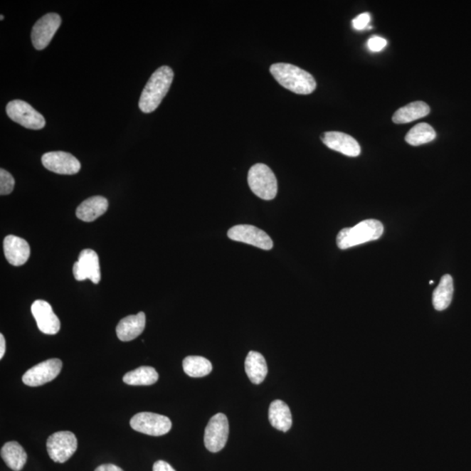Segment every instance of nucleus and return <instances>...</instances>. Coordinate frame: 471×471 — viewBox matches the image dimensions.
Segmentation results:
<instances>
[{"instance_id": "nucleus-1", "label": "nucleus", "mask_w": 471, "mask_h": 471, "mask_svg": "<svg viewBox=\"0 0 471 471\" xmlns=\"http://www.w3.org/2000/svg\"><path fill=\"white\" fill-rule=\"evenodd\" d=\"M173 79L174 72L168 65H163L154 71L139 100V107L144 113H152L159 107L171 88Z\"/></svg>"}, {"instance_id": "nucleus-2", "label": "nucleus", "mask_w": 471, "mask_h": 471, "mask_svg": "<svg viewBox=\"0 0 471 471\" xmlns=\"http://www.w3.org/2000/svg\"><path fill=\"white\" fill-rule=\"evenodd\" d=\"M272 76L282 87L295 94L310 95L316 90L314 76L295 65L276 63L270 68Z\"/></svg>"}, {"instance_id": "nucleus-3", "label": "nucleus", "mask_w": 471, "mask_h": 471, "mask_svg": "<svg viewBox=\"0 0 471 471\" xmlns=\"http://www.w3.org/2000/svg\"><path fill=\"white\" fill-rule=\"evenodd\" d=\"M383 225L379 220L366 219L354 227L342 229L336 241L339 249H349L366 242L377 240L383 234Z\"/></svg>"}, {"instance_id": "nucleus-4", "label": "nucleus", "mask_w": 471, "mask_h": 471, "mask_svg": "<svg viewBox=\"0 0 471 471\" xmlns=\"http://www.w3.org/2000/svg\"><path fill=\"white\" fill-rule=\"evenodd\" d=\"M248 184L254 194L261 199L272 200L277 196V181L268 165H253L248 172Z\"/></svg>"}, {"instance_id": "nucleus-5", "label": "nucleus", "mask_w": 471, "mask_h": 471, "mask_svg": "<svg viewBox=\"0 0 471 471\" xmlns=\"http://www.w3.org/2000/svg\"><path fill=\"white\" fill-rule=\"evenodd\" d=\"M78 448V441L71 431L55 432L49 436L46 450L53 462L63 463L69 460Z\"/></svg>"}, {"instance_id": "nucleus-6", "label": "nucleus", "mask_w": 471, "mask_h": 471, "mask_svg": "<svg viewBox=\"0 0 471 471\" xmlns=\"http://www.w3.org/2000/svg\"><path fill=\"white\" fill-rule=\"evenodd\" d=\"M6 114L14 122L28 129L38 130L46 126V120L29 103L21 100H11L6 106Z\"/></svg>"}, {"instance_id": "nucleus-7", "label": "nucleus", "mask_w": 471, "mask_h": 471, "mask_svg": "<svg viewBox=\"0 0 471 471\" xmlns=\"http://www.w3.org/2000/svg\"><path fill=\"white\" fill-rule=\"evenodd\" d=\"M130 426L134 430L142 434L161 436L171 431L172 423L167 416L154 413L142 412L131 418Z\"/></svg>"}, {"instance_id": "nucleus-8", "label": "nucleus", "mask_w": 471, "mask_h": 471, "mask_svg": "<svg viewBox=\"0 0 471 471\" xmlns=\"http://www.w3.org/2000/svg\"><path fill=\"white\" fill-rule=\"evenodd\" d=\"M229 436V422L226 415L211 417L204 433V445L212 453H217L225 448Z\"/></svg>"}, {"instance_id": "nucleus-9", "label": "nucleus", "mask_w": 471, "mask_h": 471, "mask_svg": "<svg viewBox=\"0 0 471 471\" xmlns=\"http://www.w3.org/2000/svg\"><path fill=\"white\" fill-rule=\"evenodd\" d=\"M63 369V361L59 359H50V360L38 363L26 371L22 377V381L30 387H40L55 380Z\"/></svg>"}, {"instance_id": "nucleus-10", "label": "nucleus", "mask_w": 471, "mask_h": 471, "mask_svg": "<svg viewBox=\"0 0 471 471\" xmlns=\"http://www.w3.org/2000/svg\"><path fill=\"white\" fill-rule=\"evenodd\" d=\"M228 238L231 240L245 243L265 250H272L273 242L268 233L250 225H239L231 228L228 231Z\"/></svg>"}, {"instance_id": "nucleus-11", "label": "nucleus", "mask_w": 471, "mask_h": 471, "mask_svg": "<svg viewBox=\"0 0 471 471\" xmlns=\"http://www.w3.org/2000/svg\"><path fill=\"white\" fill-rule=\"evenodd\" d=\"M61 18L59 14L50 13L44 15L34 24L32 29V42L37 50H43L51 42L57 30L60 28Z\"/></svg>"}, {"instance_id": "nucleus-12", "label": "nucleus", "mask_w": 471, "mask_h": 471, "mask_svg": "<svg viewBox=\"0 0 471 471\" xmlns=\"http://www.w3.org/2000/svg\"><path fill=\"white\" fill-rule=\"evenodd\" d=\"M41 162L46 169L60 175H75L82 168L76 157L64 152L46 153L42 156Z\"/></svg>"}, {"instance_id": "nucleus-13", "label": "nucleus", "mask_w": 471, "mask_h": 471, "mask_svg": "<svg viewBox=\"0 0 471 471\" xmlns=\"http://www.w3.org/2000/svg\"><path fill=\"white\" fill-rule=\"evenodd\" d=\"M73 273L76 280H90L92 283L98 284L102 275L97 253L91 249L83 250L78 261L73 265Z\"/></svg>"}, {"instance_id": "nucleus-14", "label": "nucleus", "mask_w": 471, "mask_h": 471, "mask_svg": "<svg viewBox=\"0 0 471 471\" xmlns=\"http://www.w3.org/2000/svg\"><path fill=\"white\" fill-rule=\"evenodd\" d=\"M33 316L36 319L38 329L42 333L55 335L60 330V322L53 311L51 305L45 300L34 301L31 307Z\"/></svg>"}, {"instance_id": "nucleus-15", "label": "nucleus", "mask_w": 471, "mask_h": 471, "mask_svg": "<svg viewBox=\"0 0 471 471\" xmlns=\"http://www.w3.org/2000/svg\"><path fill=\"white\" fill-rule=\"evenodd\" d=\"M323 144L328 148L351 157L360 156L361 149L359 142L353 137L337 131L322 134Z\"/></svg>"}, {"instance_id": "nucleus-16", "label": "nucleus", "mask_w": 471, "mask_h": 471, "mask_svg": "<svg viewBox=\"0 0 471 471\" xmlns=\"http://www.w3.org/2000/svg\"><path fill=\"white\" fill-rule=\"evenodd\" d=\"M4 253L11 265L21 266L29 260L31 250L25 239L9 235L4 240Z\"/></svg>"}, {"instance_id": "nucleus-17", "label": "nucleus", "mask_w": 471, "mask_h": 471, "mask_svg": "<svg viewBox=\"0 0 471 471\" xmlns=\"http://www.w3.org/2000/svg\"><path fill=\"white\" fill-rule=\"evenodd\" d=\"M146 316L144 312L137 315H129L121 319L117 327V334L120 341L131 342L141 335L145 329Z\"/></svg>"}, {"instance_id": "nucleus-18", "label": "nucleus", "mask_w": 471, "mask_h": 471, "mask_svg": "<svg viewBox=\"0 0 471 471\" xmlns=\"http://www.w3.org/2000/svg\"><path fill=\"white\" fill-rule=\"evenodd\" d=\"M109 208V201L103 196H95L88 199L77 208V218L83 222H92L102 216Z\"/></svg>"}, {"instance_id": "nucleus-19", "label": "nucleus", "mask_w": 471, "mask_h": 471, "mask_svg": "<svg viewBox=\"0 0 471 471\" xmlns=\"http://www.w3.org/2000/svg\"><path fill=\"white\" fill-rule=\"evenodd\" d=\"M269 420L277 430L287 432L290 430L292 417L287 404L280 400L272 401L269 408Z\"/></svg>"}, {"instance_id": "nucleus-20", "label": "nucleus", "mask_w": 471, "mask_h": 471, "mask_svg": "<svg viewBox=\"0 0 471 471\" xmlns=\"http://www.w3.org/2000/svg\"><path fill=\"white\" fill-rule=\"evenodd\" d=\"M430 113V107L424 102H414L401 107L393 115V122L396 125H404L416 120L427 117Z\"/></svg>"}, {"instance_id": "nucleus-21", "label": "nucleus", "mask_w": 471, "mask_h": 471, "mask_svg": "<svg viewBox=\"0 0 471 471\" xmlns=\"http://www.w3.org/2000/svg\"><path fill=\"white\" fill-rule=\"evenodd\" d=\"M245 368L247 376L254 384L262 383L268 376V369L265 357L255 351H250L247 355Z\"/></svg>"}, {"instance_id": "nucleus-22", "label": "nucleus", "mask_w": 471, "mask_h": 471, "mask_svg": "<svg viewBox=\"0 0 471 471\" xmlns=\"http://www.w3.org/2000/svg\"><path fill=\"white\" fill-rule=\"evenodd\" d=\"M1 457L6 465L14 471L24 468L28 455L23 447L17 442L6 443L1 449Z\"/></svg>"}, {"instance_id": "nucleus-23", "label": "nucleus", "mask_w": 471, "mask_h": 471, "mask_svg": "<svg viewBox=\"0 0 471 471\" xmlns=\"http://www.w3.org/2000/svg\"><path fill=\"white\" fill-rule=\"evenodd\" d=\"M454 284L453 277L446 274L442 277L438 287L433 292V305L435 310L443 311L450 307L453 301Z\"/></svg>"}, {"instance_id": "nucleus-24", "label": "nucleus", "mask_w": 471, "mask_h": 471, "mask_svg": "<svg viewBox=\"0 0 471 471\" xmlns=\"http://www.w3.org/2000/svg\"><path fill=\"white\" fill-rule=\"evenodd\" d=\"M158 379L159 376L157 370L146 366L132 370L123 376L125 383L131 386H150L156 383Z\"/></svg>"}, {"instance_id": "nucleus-25", "label": "nucleus", "mask_w": 471, "mask_h": 471, "mask_svg": "<svg viewBox=\"0 0 471 471\" xmlns=\"http://www.w3.org/2000/svg\"><path fill=\"white\" fill-rule=\"evenodd\" d=\"M436 137V133L433 127L428 123L423 122L412 127L408 131L405 141L411 146H420L428 144L433 140Z\"/></svg>"}, {"instance_id": "nucleus-26", "label": "nucleus", "mask_w": 471, "mask_h": 471, "mask_svg": "<svg viewBox=\"0 0 471 471\" xmlns=\"http://www.w3.org/2000/svg\"><path fill=\"white\" fill-rule=\"evenodd\" d=\"M185 374L189 376L199 378L208 376L212 371L210 361L202 356H188L183 361Z\"/></svg>"}, {"instance_id": "nucleus-27", "label": "nucleus", "mask_w": 471, "mask_h": 471, "mask_svg": "<svg viewBox=\"0 0 471 471\" xmlns=\"http://www.w3.org/2000/svg\"><path fill=\"white\" fill-rule=\"evenodd\" d=\"M15 185L14 176L5 169H0V194L6 196L13 192Z\"/></svg>"}, {"instance_id": "nucleus-28", "label": "nucleus", "mask_w": 471, "mask_h": 471, "mask_svg": "<svg viewBox=\"0 0 471 471\" xmlns=\"http://www.w3.org/2000/svg\"><path fill=\"white\" fill-rule=\"evenodd\" d=\"M387 46V41L379 36H373L368 41V46L370 51L377 53L381 52Z\"/></svg>"}, {"instance_id": "nucleus-29", "label": "nucleus", "mask_w": 471, "mask_h": 471, "mask_svg": "<svg viewBox=\"0 0 471 471\" xmlns=\"http://www.w3.org/2000/svg\"><path fill=\"white\" fill-rule=\"evenodd\" d=\"M370 21H371V17L369 13H364L359 15L356 18L353 19V26L354 29L356 30H363L368 26Z\"/></svg>"}, {"instance_id": "nucleus-30", "label": "nucleus", "mask_w": 471, "mask_h": 471, "mask_svg": "<svg viewBox=\"0 0 471 471\" xmlns=\"http://www.w3.org/2000/svg\"><path fill=\"white\" fill-rule=\"evenodd\" d=\"M153 471H176L173 467L165 461H157L154 463Z\"/></svg>"}, {"instance_id": "nucleus-31", "label": "nucleus", "mask_w": 471, "mask_h": 471, "mask_svg": "<svg viewBox=\"0 0 471 471\" xmlns=\"http://www.w3.org/2000/svg\"><path fill=\"white\" fill-rule=\"evenodd\" d=\"M95 471H125L120 467L114 465H102L96 468Z\"/></svg>"}, {"instance_id": "nucleus-32", "label": "nucleus", "mask_w": 471, "mask_h": 471, "mask_svg": "<svg viewBox=\"0 0 471 471\" xmlns=\"http://www.w3.org/2000/svg\"><path fill=\"white\" fill-rule=\"evenodd\" d=\"M6 353V339L3 334H0V359H3Z\"/></svg>"}, {"instance_id": "nucleus-33", "label": "nucleus", "mask_w": 471, "mask_h": 471, "mask_svg": "<svg viewBox=\"0 0 471 471\" xmlns=\"http://www.w3.org/2000/svg\"><path fill=\"white\" fill-rule=\"evenodd\" d=\"M430 285H433V284H434V281H432V280H431V281L430 282Z\"/></svg>"}, {"instance_id": "nucleus-34", "label": "nucleus", "mask_w": 471, "mask_h": 471, "mask_svg": "<svg viewBox=\"0 0 471 471\" xmlns=\"http://www.w3.org/2000/svg\"><path fill=\"white\" fill-rule=\"evenodd\" d=\"M0 19H1V21H3V19H4L3 15H1V16H0Z\"/></svg>"}]
</instances>
